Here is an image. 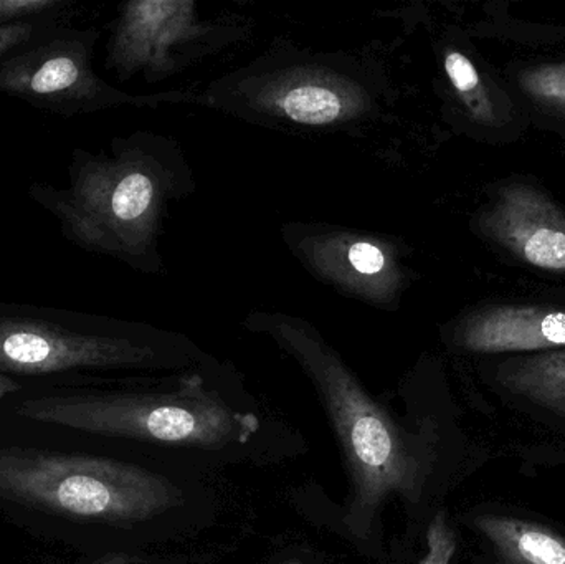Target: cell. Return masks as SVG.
I'll return each instance as SVG.
<instances>
[{
	"label": "cell",
	"instance_id": "obj_4",
	"mask_svg": "<svg viewBox=\"0 0 565 564\" xmlns=\"http://www.w3.org/2000/svg\"><path fill=\"white\" fill-rule=\"evenodd\" d=\"M188 184L174 145L135 148L83 169L63 201V214L82 241L138 257L154 248L169 201Z\"/></svg>",
	"mask_w": 565,
	"mask_h": 564
},
{
	"label": "cell",
	"instance_id": "obj_19",
	"mask_svg": "<svg viewBox=\"0 0 565 564\" xmlns=\"http://www.w3.org/2000/svg\"><path fill=\"white\" fill-rule=\"evenodd\" d=\"M17 390H19V384H17L15 381L9 380V377L0 374V400H2L6 394L13 393V391Z\"/></svg>",
	"mask_w": 565,
	"mask_h": 564
},
{
	"label": "cell",
	"instance_id": "obj_20",
	"mask_svg": "<svg viewBox=\"0 0 565 564\" xmlns=\"http://www.w3.org/2000/svg\"><path fill=\"white\" fill-rule=\"evenodd\" d=\"M282 564H305V563L298 562V560H292V562H286Z\"/></svg>",
	"mask_w": 565,
	"mask_h": 564
},
{
	"label": "cell",
	"instance_id": "obj_13",
	"mask_svg": "<svg viewBox=\"0 0 565 564\" xmlns=\"http://www.w3.org/2000/svg\"><path fill=\"white\" fill-rule=\"evenodd\" d=\"M498 380L511 393L565 416V351L508 361L500 368Z\"/></svg>",
	"mask_w": 565,
	"mask_h": 564
},
{
	"label": "cell",
	"instance_id": "obj_18",
	"mask_svg": "<svg viewBox=\"0 0 565 564\" xmlns=\"http://www.w3.org/2000/svg\"><path fill=\"white\" fill-rule=\"evenodd\" d=\"M30 33H32V26L29 23H12V25L0 26V53L29 39Z\"/></svg>",
	"mask_w": 565,
	"mask_h": 564
},
{
	"label": "cell",
	"instance_id": "obj_2",
	"mask_svg": "<svg viewBox=\"0 0 565 564\" xmlns=\"http://www.w3.org/2000/svg\"><path fill=\"white\" fill-rule=\"evenodd\" d=\"M17 413L99 436L201 449L245 444L260 427L255 414L228 406L199 373L182 376L169 393L39 397Z\"/></svg>",
	"mask_w": 565,
	"mask_h": 564
},
{
	"label": "cell",
	"instance_id": "obj_7",
	"mask_svg": "<svg viewBox=\"0 0 565 564\" xmlns=\"http://www.w3.org/2000/svg\"><path fill=\"white\" fill-rule=\"evenodd\" d=\"M295 255L321 280L367 304L394 305L404 285L394 245L374 235L329 228L288 235Z\"/></svg>",
	"mask_w": 565,
	"mask_h": 564
},
{
	"label": "cell",
	"instance_id": "obj_3",
	"mask_svg": "<svg viewBox=\"0 0 565 564\" xmlns=\"http://www.w3.org/2000/svg\"><path fill=\"white\" fill-rule=\"evenodd\" d=\"M0 496L30 509L141 523L181 502L169 480L118 460L36 449L0 450Z\"/></svg>",
	"mask_w": 565,
	"mask_h": 564
},
{
	"label": "cell",
	"instance_id": "obj_9",
	"mask_svg": "<svg viewBox=\"0 0 565 564\" xmlns=\"http://www.w3.org/2000/svg\"><path fill=\"white\" fill-rule=\"evenodd\" d=\"M258 102L278 118L324 126L359 118L369 96L359 83L322 70H288L262 85Z\"/></svg>",
	"mask_w": 565,
	"mask_h": 564
},
{
	"label": "cell",
	"instance_id": "obj_8",
	"mask_svg": "<svg viewBox=\"0 0 565 564\" xmlns=\"http://www.w3.org/2000/svg\"><path fill=\"white\" fill-rule=\"evenodd\" d=\"M481 228L521 260L565 274V212L533 185L501 189Z\"/></svg>",
	"mask_w": 565,
	"mask_h": 564
},
{
	"label": "cell",
	"instance_id": "obj_1",
	"mask_svg": "<svg viewBox=\"0 0 565 564\" xmlns=\"http://www.w3.org/2000/svg\"><path fill=\"white\" fill-rule=\"evenodd\" d=\"M245 327L267 334L311 377L341 443L354 489L351 510L365 517L388 497L415 499L424 462L412 437L365 393L358 377L312 324L286 313L257 311Z\"/></svg>",
	"mask_w": 565,
	"mask_h": 564
},
{
	"label": "cell",
	"instance_id": "obj_17",
	"mask_svg": "<svg viewBox=\"0 0 565 564\" xmlns=\"http://www.w3.org/2000/svg\"><path fill=\"white\" fill-rule=\"evenodd\" d=\"M55 3V0H0V20L33 15L52 9Z\"/></svg>",
	"mask_w": 565,
	"mask_h": 564
},
{
	"label": "cell",
	"instance_id": "obj_11",
	"mask_svg": "<svg viewBox=\"0 0 565 564\" xmlns=\"http://www.w3.org/2000/svg\"><path fill=\"white\" fill-rule=\"evenodd\" d=\"M475 526L493 545L503 564H565V540L540 523L481 515Z\"/></svg>",
	"mask_w": 565,
	"mask_h": 564
},
{
	"label": "cell",
	"instance_id": "obj_10",
	"mask_svg": "<svg viewBox=\"0 0 565 564\" xmlns=\"http://www.w3.org/2000/svg\"><path fill=\"white\" fill-rule=\"evenodd\" d=\"M455 341L473 353L554 350L565 347V311L543 307L484 308L465 318Z\"/></svg>",
	"mask_w": 565,
	"mask_h": 564
},
{
	"label": "cell",
	"instance_id": "obj_14",
	"mask_svg": "<svg viewBox=\"0 0 565 564\" xmlns=\"http://www.w3.org/2000/svg\"><path fill=\"white\" fill-rule=\"evenodd\" d=\"M445 72L475 118H493V108L481 83L480 73L467 55L457 50H448L445 55Z\"/></svg>",
	"mask_w": 565,
	"mask_h": 564
},
{
	"label": "cell",
	"instance_id": "obj_15",
	"mask_svg": "<svg viewBox=\"0 0 565 564\" xmlns=\"http://www.w3.org/2000/svg\"><path fill=\"white\" fill-rule=\"evenodd\" d=\"M527 95L554 108L565 109V65H544L521 75Z\"/></svg>",
	"mask_w": 565,
	"mask_h": 564
},
{
	"label": "cell",
	"instance_id": "obj_12",
	"mask_svg": "<svg viewBox=\"0 0 565 564\" xmlns=\"http://www.w3.org/2000/svg\"><path fill=\"white\" fill-rule=\"evenodd\" d=\"M93 79L82 56L65 52L13 65L2 75L6 88L35 96L88 92Z\"/></svg>",
	"mask_w": 565,
	"mask_h": 564
},
{
	"label": "cell",
	"instance_id": "obj_6",
	"mask_svg": "<svg viewBox=\"0 0 565 564\" xmlns=\"http://www.w3.org/2000/svg\"><path fill=\"white\" fill-rule=\"evenodd\" d=\"M218 29L204 22L189 0L126 3L111 40V62L126 75H174L194 56L217 46Z\"/></svg>",
	"mask_w": 565,
	"mask_h": 564
},
{
	"label": "cell",
	"instance_id": "obj_16",
	"mask_svg": "<svg viewBox=\"0 0 565 564\" xmlns=\"http://www.w3.org/2000/svg\"><path fill=\"white\" fill-rule=\"evenodd\" d=\"M428 553L422 564H451L457 552V539L454 530L448 525L445 513L440 512L428 526Z\"/></svg>",
	"mask_w": 565,
	"mask_h": 564
},
{
	"label": "cell",
	"instance_id": "obj_5",
	"mask_svg": "<svg viewBox=\"0 0 565 564\" xmlns=\"http://www.w3.org/2000/svg\"><path fill=\"white\" fill-rule=\"evenodd\" d=\"M188 341L178 334L166 343L108 334H82L36 321H0V370L17 374H49L78 368L154 366L162 351H181Z\"/></svg>",
	"mask_w": 565,
	"mask_h": 564
}]
</instances>
